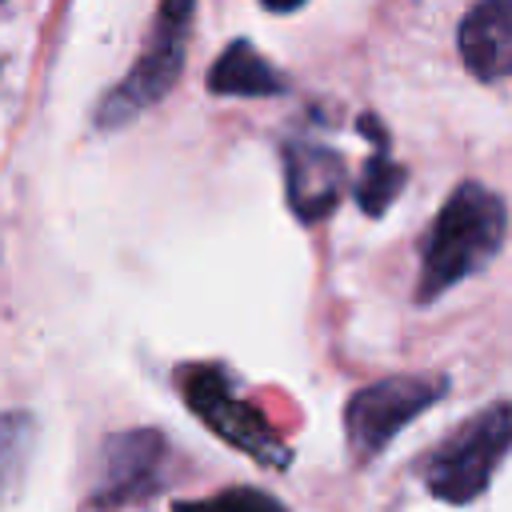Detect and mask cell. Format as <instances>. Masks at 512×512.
<instances>
[{
  "mask_svg": "<svg viewBox=\"0 0 512 512\" xmlns=\"http://www.w3.org/2000/svg\"><path fill=\"white\" fill-rule=\"evenodd\" d=\"M36 444V420L32 412H0V504L20 484L28 456Z\"/></svg>",
  "mask_w": 512,
  "mask_h": 512,
  "instance_id": "cell-11",
  "label": "cell"
},
{
  "mask_svg": "<svg viewBox=\"0 0 512 512\" xmlns=\"http://www.w3.org/2000/svg\"><path fill=\"white\" fill-rule=\"evenodd\" d=\"M192 16H196V8L184 4V0H168V4L156 8L148 44L132 60V68L100 96V104H96V128L116 132L124 124H132L140 112L156 108L176 88V80L184 72V56H188Z\"/></svg>",
  "mask_w": 512,
  "mask_h": 512,
  "instance_id": "cell-3",
  "label": "cell"
},
{
  "mask_svg": "<svg viewBox=\"0 0 512 512\" xmlns=\"http://www.w3.org/2000/svg\"><path fill=\"white\" fill-rule=\"evenodd\" d=\"M448 396V376L440 372H404L364 384L344 404V444L356 464H372L424 408Z\"/></svg>",
  "mask_w": 512,
  "mask_h": 512,
  "instance_id": "cell-5",
  "label": "cell"
},
{
  "mask_svg": "<svg viewBox=\"0 0 512 512\" xmlns=\"http://www.w3.org/2000/svg\"><path fill=\"white\" fill-rule=\"evenodd\" d=\"M344 192H348V168L340 152L308 136L284 140V196L296 220L320 224L324 216H332Z\"/></svg>",
  "mask_w": 512,
  "mask_h": 512,
  "instance_id": "cell-7",
  "label": "cell"
},
{
  "mask_svg": "<svg viewBox=\"0 0 512 512\" xmlns=\"http://www.w3.org/2000/svg\"><path fill=\"white\" fill-rule=\"evenodd\" d=\"M508 236V204L480 180H460L420 236L416 304L440 300L460 280L484 272Z\"/></svg>",
  "mask_w": 512,
  "mask_h": 512,
  "instance_id": "cell-1",
  "label": "cell"
},
{
  "mask_svg": "<svg viewBox=\"0 0 512 512\" xmlns=\"http://www.w3.org/2000/svg\"><path fill=\"white\" fill-rule=\"evenodd\" d=\"M456 52L476 80H508L512 76V0L472 4L456 24Z\"/></svg>",
  "mask_w": 512,
  "mask_h": 512,
  "instance_id": "cell-8",
  "label": "cell"
},
{
  "mask_svg": "<svg viewBox=\"0 0 512 512\" xmlns=\"http://www.w3.org/2000/svg\"><path fill=\"white\" fill-rule=\"evenodd\" d=\"M208 92L216 96H244V100H260V96H284L288 92V76L260 56V48L252 40H232L216 64L208 68Z\"/></svg>",
  "mask_w": 512,
  "mask_h": 512,
  "instance_id": "cell-9",
  "label": "cell"
},
{
  "mask_svg": "<svg viewBox=\"0 0 512 512\" xmlns=\"http://www.w3.org/2000/svg\"><path fill=\"white\" fill-rule=\"evenodd\" d=\"M168 468H172V444L160 428L112 432L100 444L88 504L100 512L140 504L168 484Z\"/></svg>",
  "mask_w": 512,
  "mask_h": 512,
  "instance_id": "cell-6",
  "label": "cell"
},
{
  "mask_svg": "<svg viewBox=\"0 0 512 512\" xmlns=\"http://www.w3.org/2000/svg\"><path fill=\"white\" fill-rule=\"evenodd\" d=\"M360 132L372 140V156H368V164H364V172H360V180H356V204H360V212H368V216H384L388 204L400 196L408 172H404V164H396V160L388 156V132H384V124H380L372 112L360 116Z\"/></svg>",
  "mask_w": 512,
  "mask_h": 512,
  "instance_id": "cell-10",
  "label": "cell"
},
{
  "mask_svg": "<svg viewBox=\"0 0 512 512\" xmlns=\"http://www.w3.org/2000/svg\"><path fill=\"white\" fill-rule=\"evenodd\" d=\"M172 512H288V508L260 488H224L200 500H180Z\"/></svg>",
  "mask_w": 512,
  "mask_h": 512,
  "instance_id": "cell-12",
  "label": "cell"
},
{
  "mask_svg": "<svg viewBox=\"0 0 512 512\" xmlns=\"http://www.w3.org/2000/svg\"><path fill=\"white\" fill-rule=\"evenodd\" d=\"M512 452V400H492L456 424L432 452L416 460L428 496L444 504H472L488 492L496 468Z\"/></svg>",
  "mask_w": 512,
  "mask_h": 512,
  "instance_id": "cell-2",
  "label": "cell"
},
{
  "mask_svg": "<svg viewBox=\"0 0 512 512\" xmlns=\"http://www.w3.org/2000/svg\"><path fill=\"white\" fill-rule=\"evenodd\" d=\"M176 384H180V396L192 408V416L208 432H216L228 448L244 452L260 468H288L292 464V448L260 416V408L236 392V376L224 364H184L176 372Z\"/></svg>",
  "mask_w": 512,
  "mask_h": 512,
  "instance_id": "cell-4",
  "label": "cell"
}]
</instances>
